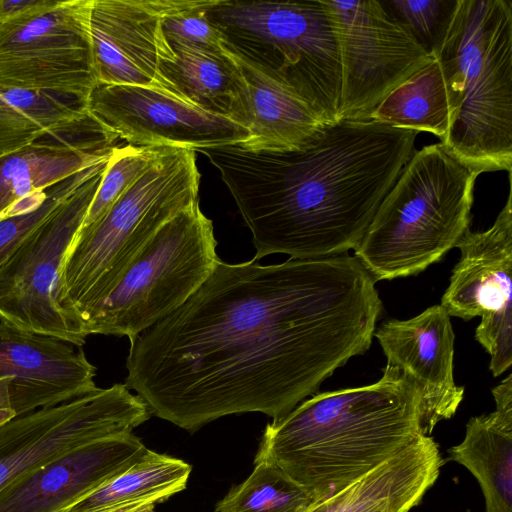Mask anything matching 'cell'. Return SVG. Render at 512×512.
<instances>
[{"label":"cell","mask_w":512,"mask_h":512,"mask_svg":"<svg viewBox=\"0 0 512 512\" xmlns=\"http://www.w3.org/2000/svg\"><path fill=\"white\" fill-rule=\"evenodd\" d=\"M348 253L261 265L218 259L175 311L130 340L126 387L194 432L227 415H287L371 346L382 302Z\"/></svg>","instance_id":"6da1fadb"},{"label":"cell","mask_w":512,"mask_h":512,"mask_svg":"<svg viewBox=\"0 0 512 512\" xmlns=\"http://www.w3.org/2000/svg\"><path fill=\"white\" fill-rule=\"evenodd\" d=\"M417 134L372 120H339L293 150L197 151L219 171L248 226L253 260L317 259L358 246Z\"/></svg>","instance_id":"7a4b0ae2"},{"label":"cell","mask_w":512,"mask_h":512,"mask_svg":"<svg viewBox=\"0 0 512 512\" xmlns=\"http://www.w3.org/2000/svg\"><path fill=\"white\" fill-rule=\"evenodd\" d=\"M425 436L422 388L386 365L373 384L314 394L267 424L254 461L277 466L320 501Z\"/></svg>","instance_id":"3957f363"},{"label":"cell","mask_w":512,"mask_h":512,"mask_svg":"<svg viewBox=\"0 0 512 512\" xmlns=\"http://www.w3.org/2000/svg\"><path fill=\"white\" fill-rule=\"evenodd\" d=\"M450 123L441 143L480 173L512 169V2L459 0L435 57Z\"/></svg>","instance_id":"277c9868"},{"label":"cell","mask_w":512,"mask_h":512,"mask_svg":"<svg viewBox=\"0 0 512 512\" xmlns=\"http://www.w3.org/2000/svg\"><path fill=\"white\" fill-rule=\"evenodd\" d=\"M480 174L442 143L424 146L380 203L354 257L376 281L415 275L438 262L470 230Z\"/></svg>","instance_id":"5b68a950"},{"label":"cell","mask_w":512,"mask_h":512,"mask_svg":"<svg viewBox=\"0 0 512 512\" xmlns=\"http://www.w3.org/2000/svg\"><path fill=\"white\" fill-rule=\"evenodd\" d=\"M196 158L194 149L164 147L97 221L79 230L64 260L59 300L81 330L85 316L109 294L152 236L199 201Z\"/></svg>","instance_id":"8992f818"},{"label":"cell","mask_w":512,"mask_h":512,"mask_svg":"<svg viewBox=\"0 0 512 512\" xmlns=\"http://www.w3.org/2000/svg\"><path fill=\"white\" fill-rule=\"evenodd\" d=\"M207 17L228 51L284 86L324 123L338 121L341 57L326 0H215Z\"/></svg>","instance_id":"52a82bcc"},{"label":"cell","mask_w":512,"mask_h":512,"mask_svg":"<svg viewBox=\"0 0 512 512\" xmlns=\"http://www.w3.org/2000/svg\"><path fill=\"white\" fill-rule=\"evenodd\" d=\"M211 219L199 201L167 221L144 245L114 288L85 316L93 334L136 337L180 307L219 259Z\"/></svg>","instance_id":"ba28073f"},{"label":"cell","mask_w":512,"mask_h":512,"mask_svg":"<svg viewBox=\"0 0 512 512\" xmlns=\"http://www.w3.org/2000/svg\"><path fill=\"white\" fill-rule=\"evenodd\" d=\"M92 0H41L0 23V87L87 100L98 85Z\"/></svg>","instance_id":"9c48e42d"},{"label":"cell","mask_w":512,"mask_h":512,"mask_svg":"<svg viewBox=\"0 0 512 512\" xmlns=\"http://www.w3.org/2000/svg\"><path fill=\"white\" fill-rule=\"evenodd\" d=\"M107 163L28 236L1 270L0 322L76 347L85 344L87 337L60 304V276Z\"/></svg>","instance_id":"30bf717a"},{"label":"cell","mask_w":512,"mask_h":512,"mask_svg":"<svg viewBox=\"0 0 512 512\" xmlns=\"http://www.w3.org/2000/svg\"><path fill=\"white\" fill-rule=\"evenodd\" d=\"M341 57L339 120H368L431 57L376 0H326Z\"/></svg>","instance_id":"8fae6325"},{"label":"cell","mask_w":512,"mask_h":512,"mask_svg":"<svg viewBox=\"0 0 512 512\" xmlns=\"http://www.w3.org/2000/svg\"><path fill=\"white\" fill-rule=\"evenodd\" d=\"M150 415L140 397L117 383L8 422L0 427V492L68 449L132 433Z\"/></svg>","instance_id":"7c38bea8"},{"label":"cell","mask_w":512,"mask_h":512,"mask_svg":"<svg viewBox=\"0 0 512 512\" xmlns=\"http://www.w3.org/2000/svg\"><path fill=\"white\" fill-rule=\"evenodd\" d=\"M456 247L461 257L440 305L450 317L481 318L475 339L489 354V369L497 377L512 364L511 188L492 227L468 230Z\"/></svg>","instance_id":"4fadbf2b"},{"label":"cell","mask_w":512,"mask_h":512,"mask_svg":"<svg viewBox=\"0 0 512 512\" xmlns=\"http://www.w3.org/2000/svg\"><path fill=\"white\" fill-rule=\"evenodd\" d=\"M88 110L128 145L195 151L238 145L250 138L243 125L153 86L98 84Z\"/></svg>","instance_id":"5bb4252c"},{"label":"cell","mask_w":512,"mask_h":512,"mask_svg":"<svg viewBox=\"0 0 512 512\" xmlns=\"http://www.w3.org/2000/svg\"><path fill=\"white\" fill-rule=\"evenodd\" d=\"M81 347L0 322V427L97 389Z\"/></svg>","instance_id":"9a60e30c"},{"label":"cell","mask_w":512,"mask_h":512,"mask_svg":"<svg viewBox=\"0 0 512 512\" xmlns=\"http://www.w3.org/2000/svg\"><path fill=\"white\" fill-rule=\"evenodd\" d=\"M195 1L92 0L91 35L98 84L168 90L160 65L172 61L174 51L162 22Z\"/></svg>","instance_id":"2e32d148"},{"label":"cell","mask_w":512,"mask_h":512,"mask_svg":"<svg viewBox=\"0 0 512 512\" xmlns=\"http://www.w3.org/2000/svg\"><path fill=\"white\" fill-rule=\"evenodd\" d=\"M148 448L133 433L68 449L0 492V512H61L138 461Z\"/></svg>","instance_id":"e0dca14e"},{"label":"cell","mask_w":512,"mask_h":512,"mask_svg":"<svg viewBox=\"0 0 512 512\" xmlns=\"http://www.w3.org/2000/svg\"><path fill=\"white\" fill-rule=\"evenodd\" d=\"M119 140L88 110L0 156V218L25 198L108 159Z\"/></svg>","instance_id":"ac0fdd59"},{"label":"cell","mask_w":512,"mask_h":512,"mask_svg":"<svg viewBox=\"0 0 512 512\" xmlns=\"http://www.w3.org/2000/svg\"><path fill=\"white\" fill-rule=\"evenodd\" d=\"M374 337L387 365L410 375L423 391L428 434L441 420L450 419L464 397L453 378L455 334L450 316L434 305L408 320L390 319L376 327Z\"/></svg>","instance_id":"d6986e66"},{"label":"cell","mask_w":512,"mask_h":512,"mask_svg":"<svg viewBox=\"0 0 512 512\" xmlns=\"http://www.w3.org/2000/svg\"><path fill=\"white\" fill-rule=\"evenodd\" d=\"M445 462L434 438L425 436L305 512H410Z\"/></svg>","instance_id":"ffe728a7"},{"label":"cell","mask_w":512,"mask_h":512,"mask_svg":"<svg viewBox=\"0 0 512 512\" xmlns=\"http://www.w3.org/2000/svg\"><path fill=\"white\" fill-rule=\"evenodd\" d=\"M496 408L466 424L463 441L445 461L466 467L477 479L485 512H512V375L492 389Z\"/></svg>","instance_id":"44dd1931"},{"label":"cell","mask_w":512,"mask_h":512,"mask_svg":"<svg viewBox=\"0 0 512 512\" xmlns=\"http://www.w3.org/2000/svg\"><path fill=\"white\" fill-rule=\"evenodd\" d=\"M231 54L240 66L247 90L250 138L238 145L255 151L293 150L305 145L324 127L326 123L301 99L251 63Z\"/></svg>","instance_id":"7402d4cb"},{"label":"cell","mask_w":512,"mask_h":512,"mask_svg":"<svg viewBox=\"0 0 512 512\" xmlns=\"http://www.w3.org/2000/svg\"><path fill=\"white\" fill-rule=\"evenodd\" d=\"M172 61L162 62L167 89L212 114L247 128V90L239 64L225 48L210 53L178 45Z\"/></svg>","instance_id":"603a6c76"},{"label":"cell","mask_w":512,"mask_h":512,"mask_svg":"<svg viewBox=\"0 0 512 512\" xmlns=\"http://www.w3.org/2000/svg\"><path fill=\"white\" fill-rule=\"evenodd\" d=\"M191 466L150 449L133 465L61 512H98L114 506L160 503L186 488Z\"/></svg>","instance_id":"cb8c5ba5"},{"label":"cell","mask_w":512,"mask_h":512,"mask_svg":"<svg viewBox=\"0 0 512 512\" xmlns=\"http://www.w3.org/2000/svg\"><path fill=\"white\" fill-rule=\"evenodd\" d=\"M368 120L394 128L430 132L442 141L449 129L450 113L438 60L435 58L391 91Z\"/></svg>","instance_id":"d4e9b609"},{"label":"cell","mask_w":512,"mask_h":512,"mask_svg":"<svg viewBox=\"0 0 512 512\" xmlns=\"http://www.w3.org/2000/svg\"><path fill=\"white\" fill-rule=\"evenodd\" d=\"M88 111V101L69 95L0 87V156Z\"/></svg>","instance_id":"484cf974"},{"label":"cell","mask_w":512,"mask_h":512,"mask_svg":"<svg viewBox=\"0 0 512 512\" xmlns=\"http://www.w3.org/2000/svg\"><path fill=\"white\" fill-rule=\"evenodd\" d=\"M317 500L277 466L254 461L251 474L216 504V512H305Z\"/></svg>","instance_id":"4316f807"},{"label":"cell","mask_w":512,"mask_h":512,"mask_svg":"<svg viewBox=\"0 0 512 512\" xmlns=\"http://www.w3.org/2000/svg\"><path fill=\"white\" fill-rule=\"evenodd\" d=\"M108 159L67 177L43 192L25 198L0 218V272L28 236L81 184L101 169Z\"/></svg>","instance_id":"83f0119b"},{"label":"cell","mask_w":512,"mask_h":512,"mask_svg":"<svg viewBox=\"0 0 512 512\" xmlns=\"http://www.w3.org/2000/svg\"><path fill=\"white\" fill-rule=\"evenodd\" d=\"M164 147H116L81 228L97 221L152 165Z\"/></svg>","instance_id":"f1b7e54d"},{"label":"cell","mask_w":512,"mask_h":512,"mask_svg":"<svg viewBox=\"0 0 512 512\" xmlns=\"http://www.w3.org/2000/svg\"><path fill=\"white\" fill-rule=\"evenodd\" d=\"M459 0H384L393 16L433 58L448 32Z\"/></svg>","instance_id":"f546056e"},{"label":"cell","mask_w":512,"mask_h":512,"mask_svg":"<svg viewBox=\"0 0 512 512\" xmlns=\"http://www.w3.org/2000/svg\"><path fill=\"white\" fill-rule=\"evenodd\" d=\"M214 2L196 0L192 6L166 16L162 26L169 44L210 53L223 52L222 35L207 17V9Z\"/></svg>","instance_id":"4dcf8cb0"},{"label":"cell","mask_w":512,"mask_h":512,"mask_svg":"<svg viewBox=\"0 0 512 512\" xmlns=\"http://www.w3.org/2000/svg\"><path fill=\"white\" fill-rule=\"evenodd\" d=\"M155 503L137 502L125 505L114 506L98 512H154Z\"/></svg>","instance_id":"1f68e13d"}]
</instances>
